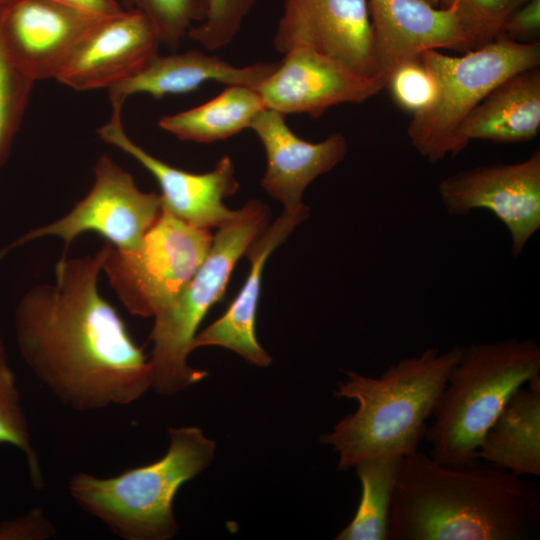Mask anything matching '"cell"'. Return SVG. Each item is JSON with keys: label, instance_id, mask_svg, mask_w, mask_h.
<instances>
[{"label": "cell", "instance_id": "cell-1", "mask_svg": "<svg viewBox=\"0 0 540 540\" xmlns=\"http://www.w3.org/2000/svg\"><path fill=\"white\" fill-rule=\"evenodd\" d=\"M108 250L61 257L54 283H40L14 312L19 353L64 406L79 412L128 405L152 387V371L98 279Z\"/></svg>", "mask_w": 540, "mask_h": 540}, {"label": "cell", "instance_id": "cell-2", "mask_svg": "<svg viewBox=\"0 0 540 540\" xmlns=\"http://www.w3.org/2000/svg\"><path fill=\"white\" fill-rule=\"evenodd\" d=\"M539 527L536 482L479 458L444 465L417 450L403 458L387 540H524Z\"/></svg>", "mask_w": 540, "mask_h": 540}, {"label": "cell", "instance_id": "cell-3", "mask_svg": "<svg viewBox=\"0 0 540 540\" xmlns=\"http://www.w3.org/2000/svg\"><path fill=\"white\" fill-rule=\"evenodd\" d=\"M462 346L440 352L428 348L418 356L390 365L379 377L346 371L334 395L358 403L319 441L338 452V470L353 468L364 458L406 456L418 450L449 373Z\"/></svg>", "mask_w": 540, "mask_h": 540}, {"label": "cell", "instance_id": "cell-4", "mask_svg": "<svg viewBox=\"0 0 540 540\" xmlns=\"http://www.w3.org/2000/svg\"><path fill=\"white\" fill-rule=\"evenodd\" d=\"M168 434L167 452L153 463L109 478L76 472L68 483L71 498L122 539L175 537V495L211 464L216 445L196 426L169 428Z\"/></svg>", "mask_w": 540, "mask_h": 540}, {"label": "cell", "instance_id": "cell-5", "mask_svg": "<svg viewBox=\"0 0 540 540\" xmlns=\"http://www.w3.org/2000/svg\"><path fill=\"white\" fill-rule=\"evenodd\" d=\"M539 375L540 347L533 339L462 346L424 435L429 456L454 466L478 459L485 433L510 397Z\"/></svg>", "mask_w": 540, "mask_h": 540}, {"label": "cell", "instance_id": "cell-6", "mask_svg": "<svg viewBox=\"0 0 540 540\" xmlns=\"http://www.w3.org/2000/svg\"><path fill=\"white\" fill-rule=\"evenodd\" d=\"M268 225L267 205L256 199L247 202L231 222L218 228L207 256L180 293L153 316L149 362L157 393L176 394L207 376L187 363L197 329L223 296L237 261Z\"/></svg>", "mask_w": 540, "mask_h": 540}, {"label": "cell", "instance_id": "cell-7", "mask_svg": "<svg viewBox=\"0 0 540 540\" xmlns=\"http://www.w3.org/2000/svg\"><path fill=\"white\" fill-rule=\"evenodd\" d=\"M437 84V97L425 112L414 115L407 135L414 149L431 163L461 152L456 132L468 114L501 82L538 68L540 43L506 37L451 56L439 50L420 55Z\"/></svg>", "mask_w": 540, "mask_h": 540}, {"label": "cell", "instance_id": "cell-8", "mask_svg": "<svg viewBox=\"0 0 540 540\" xmlns=\"http://www.w3.org/2000/svg\"><path fill=\"white\" fill-rule=\"evenodd\" d=\"M212 240L210 229L162 210L136 249L122 251L107 242L102 271L131 314L154 316L189 282Z\"/></svg>", "mask_w": 540, "mask_h": 540}, {"label": "cell", "instance_id": "cell-9", "mask_svg": "<svg viewBox=\"0 0 540 540\" xmlns=\"http://www.w3.org/2000/svg\"><path fill=\"white\" fill-rule=\"evenodd\" d=\"M94 183L88 194L63 217L32 229L0 250V259L16 247L43 237H57L64 253L81 234L95 232L114 248L136 249L162 211L160 194L141 191L132 175L103 154L93 168Z\"/></svg>", "mask_w": 540, "mask_h": 540}, {"label": "cell", "instance_id": "cell-10", "mask_svg": "<svg viewBox=\"0 0 540 540\" xmlns=\"http://www.w3.org/2000/svg\"><path fill=\"white\" fill-rule=\"evenodd\" d=\"M438 193L450 215L492 212L506 226L517 257L540 228V151L521 162L455 173L439 182Z\"/></svg>", "mask_w": 540, "mask_h": 540}, {"label": "cell", "instance_id": "cell-11", "mask_svg": "<svg viewBox=\"0 0 540 540\" xmlns=\"http://www.w3.org/2000/svg\"><path fill=\"white\" fill-rule=\"evenodd\" d=\"M273 44L283 55L307 48L361 75H381L368 0H285Z\"/></svg>", "mask_w": 540, "mask_h": 540}, {"label": "cell", "instance_id": "cell-12", "mask_svg": "<svg viewBox=\"0 0 540 540\" xmlns=\"http://www.w3.org/2000/svg\"><path fill=\"white\" fill-rule=\"evenodd\" d=\"M100 18L56 0H12L3 8L1 37L26 76L34 82L56 79Z\"/></svg>", "mask_w": 540, "mask_h": 540}, {"label": "cell", "instance_id": "cell-13", "mask_svg": "<svg viewBox=\"0 0 540 540\" xmlns=\"http://www.w3.org/2000/svg\"><path fill=\"white\" fill-rule=\"evenodd\" d=\"M386 86L381 75H361L341 62L307 48L286 54L259 87L265 108L284 114L321 117L343 103L359 104Z\"/></svg>", "mask_w": 540, "mask_h": 540}, {"label": "cell", "instance_id": "cell-14", "mask_svg": "<svg viewBox=\"0 0 540 540\" xmlns=\"http://www.w3.org/2000/svg\"><path fill=\"white\" fill-rule=\"evenodd\" d=\"M121 110L112 108L110 120L98 130L100 138L138 161L161 189L162 210L193 226L210 229L231 222L238 210L223 203L238 189L231 158H221L214 169L196 174L177 169L132 141L124 130Z\"/></svg>", "mask_w": 540, "mask_h": 540}, {"label": "cell", "instance_id": "cell-15", "mask_svg": "<svg viewBox=\"0 0 540 540\" xmlns=\"http://www.w3.org/2000/svg\"><path fill=\"white\" fill-rule=\"evenodd\" d=\"M160 44L144 14L123 9L94 24L56 79L78 91L109 89L140 71Z\"/></svg>", "mask_w": 540, "mask_h": 540}, {"label": "cell", "instance_id": "cell-16", "mask_svg": "<svg viewBox=\"0 0 540 540\" xmlns=\"http://www.w3.org/2000/svg\"><path fill=\"white\" fill-rule=\"evenodd\" d=\"M376 57L385 84L401 63L428 50L474 49L453 4L437 8L424 0H368Z\"/></svg>", "mask_w": 540, "mask_h": 540}, {"label": "cell", "instance_id": "cell-17", "mask_svg": "<svg viewBox=\"0 0 540 540\" xmlns=\"http://www.w3.org/2000/svg\"><path fill=\"white\" fill-rule=\"evenodd\" d=\"M252 129L267 157L261 186L282 203L284 211L308 212L302 198L307 186L340 163L348 150L341 133L312 143L298 137L287 125L285 115L264 108L253 120Z\"/></svg>", "mask_w": 540, "mask_h": 540}, {"label": "cell", "instance_id": "cell-18", "mask_svg": "<svg viewBox=\"0 0 540 540\" xmlns=\"http://www.w3.org/2000/svg\"><path fill=\"white\" fill-rule=\"evenodd\" d=\"M278 65L276 62H259L238 67L198 50L165 56L157 54L136 74L107 90L112 108L122 109L127 98L134 94L144 93L159 100L167 95L192 92L209 81L256 89Z\"/></svg>", "mask_w": 540, "mask_h": 540}, {"label": "cell", "instance_id": "cell-19", "mask_svg": "<svg viewBox=\"0 0 540 540\" xmlns=\"http://www.w3.org/2000/svg\"><path fill=\"white\" fill-rule=\"evenodd\" d=\"M307 215L308 212L283 211L249 245L244 255L250 262V270L240 292L220 318L196 334L193 350L202 346H220L256 366L266 367L271 363L272 359L259 344L255 330L262 274L271 253Z\"/></svg>", "mask_w": 540, "mask_h": 540}, {"label": "cell", "instance_id": "cell-20", "mask_svg": "<svg viewBox=\"0 0 540 540\" xmlns=\"http://www.w3.org/2000/svg\"><path fill=\"white\" fill-rule=\"evenodd\" d=\"M539 130L540 72L533 68L496 86L463 120L456 138L462 151L471 140L531 141Z\"/></svg>", "mask_w": 540, "mask_h": 540}, {"label": "cell", "instance_id": "cell-21", "mask_svg": "<svg viewBox=\"0 0 540 540\" xmlns=\"http://www.w3.org/2000/svg\"><path fill=\"white\" fill-rule=\"evenodd\" d=\"M510 397L485 433L477 457L520 476L540 475V375Z\"/></svg>", "mask_w": 540, "mask_h": 540}, {"label": "cell", "instance_id": "cell-22", "mask_svg": "<svg viewBox=\"0 0 540 540\" xmlns=\"http://www.w3.org/2000/svg\"><path fill=\"white\" fill-rule=\"evenodd\" d=\"M264 108L256 89L230 85L199 106L162 117L158 125L181 141L211 143L250 129Z\"/></svg>", "mask_w": 540, "mask_h": 540}, {"label": "cell", "instance_id": "cell-23", "mask_svg": "<svg viewBox=\"0 0 540 540\" xmlns=\"http://www.w3.org/2000/svg\"><path fill=\"white\" fill-rule=\"evenodd\" d=\"M404 456L364 458L353 467L361 483V499L351 522L335 540H387L393 490Z\"/></svg>", "mask_w": 540, "mask_h": 540}, {"label": "cell", "instance_id": "cell-24", "mask_svg": "<svg viewBox=\"0 0 540 540\" xmlns=\"http://www.w3.org/2000/svg\"><path fill=\"white\" fill-rule=\"evenodd\" d=\"M0 444H10L24 454L35 489L44 487L37 452L31 441L15 375L6 360L0 361Z\"/></svg>", "mask_w": 540, "mask_h": 540}, {"label": "cell", "instance_id": "cell-25", "mask_svg": "<svg viewBox=\"0 0 540 540\" xmlns=\"http://www.w3.org/2000/svg\"><path fill=\"white\" fill-rule=\"evenodd\" d=\"M125 10L144 14L154 26L160 43L175 49L195 23L204 21L208 0H117Z\"/></svg>", "mask_w": 540, "mask_h": 540}, {"label": "cell", "instance_id": "cell-26", "mask_svg": "<svg viewBox=\"0 0 540 540\" xmlns=\"http://www.w3.org/2000/svg\"><path fill=\"white\" fill-rule=\"evenodd\" d=\"M5 5L0 6V167L10 153L34 85V81L13 63L4 48L1 19Z\"/></svg>", "mask_w": 540, "mask_h": 540}, {"label": "cell", "instance_id": "cell-27", "mask_svg": "<svg viewBox=\"0 0 540 540\" xmlns=\"http://www.w3.org/2000/svg\"><path fill=\"white\" fill-rule=\"evenodd\" d=\"M259 0H208L203 22L193 26L188 35L208 51L229 45Z\"/></svg>", "mask_w": 540, "mask_h": 540}, {"label": "cell", "instance_id": "cell-28", "mask_svg": "<svg viewBox=\"0 0 540 540\" xmlns=\"http://www.w3.org/2000/svg\"><path fill=\"white\" fill-rule=\"evenodd\" d=\"M528 0H452L474 49L501 36L509 17Z\"/></svg>", "mask_w": 540, "mask_h": 540}, {"label": "cell", "instance_id": "cell-29", "mask_svg": "<svg viewBox=\"0 0 540 540\" xmlns=\"http://www.w3.org/2000/svg\"><path fill=\"white\" fill-rule=\"evenodd\" d=\"M386 87L398 107L413 116L428 110L437 97L436 81L420 57L399 64L388 76Z\"/></svg>", "mask_w": 540, "mask_h": 540}, {"label": "cell", "instance_id": "cell-30", "mask_svg": "<svg viewBox=\"0 0 540 540\" xmlns=\"http://www.w3.org/2000/svg\"><path fill=\"white\" fill-rule=\"evenodd\" d=\"M56 528L39 507L0 523V540H47Z\"/></svg>", "mask_w": 540, "mask_h": 540}, {"label": "cell", "instance_id": "cell-31", "mask_svg": "<svg viewBox=\"0 0 540 540\" xmlns=\"http://www.w3.org/2000/svg\"><path fill=\"white\" fill-rule=\"evenodd\" d=\"M501 36L520 43L539 41L540 0H528L507 20Z\"/></svg>", "mask_w": 540, "mask_h": 540}, {"label": "cell", "instance_id": "cell-32", "mask_svg": "<svg viewBox=\"0 0 540 540\" xmlns=\"http://www.w3.org/2000/svg\"><path fill=\"white\" fill-rule=\"evenodd\" d=\"M98 16H109L123 10L117 0H56Z\"/></svg>", "mask_w": 540, "mask_h": 540}, {"label": "cell", "instance_id": "cell-33", "mask_svg": "<svg viewBox=\"0 0 540 540\" xmlns=\"http://www.w3.org/2000/svg\"><path fill=\"white\" fill-rule=\"evenodd\" d=\"M424 1L437 8H446L450 5L452 0H424Z\"/></svg>", "mask_w": 540, "mask_h": 540}, {"label": "cell", "instance_id": "cell-34", "mask_svg": "<svg viewBox=\"0 0 540 540\" xmlns=\"http://www.w3.org/2000/svg\"><path fill=\"white\" fill-rule=\"evenodd\" d=\"M1 360H6V352H5L4 342L0 334V361Z\"/></svg>", "mask_w": 540, "mask_h": 540}, {"label": "cell", "instance_id": "cell-35", "mask_svg": "<svg viewBox=\"0 0 540 540\" xmlns=\"http://www.w3.org/2000/svg\"><path fill=\"white\" fill-rule=\"evenodd\" d=\"M10 1H12V0H0V6L5 5V4L9 3Z\"/></svg>", "mask_w": 540, "mask_h": 540}]
</instances>
